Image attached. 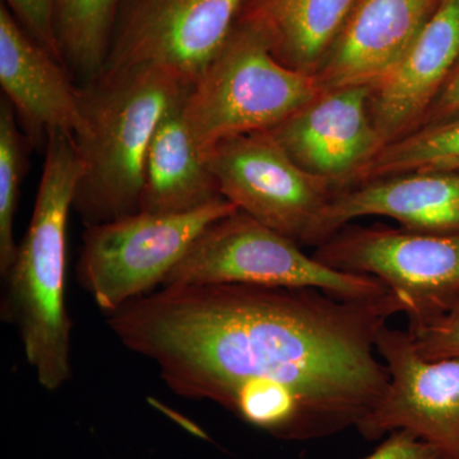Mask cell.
Listing matches in <instances>:
<instances>
[{
  "label": "cell",
  "instance_id": "cell-9",
  "mask_svg": "<svg viewBox=\"0 0 459 459\" xmlns=\"http://www.w3.org/2000/svg\"><path fill=\"white\" fill-rule=\"evenodd\" d=\"M247 0H126L101 74L160 66L192 87L219 56Z\"/></svg>",
  "mask_w": 459,
  "mask_h": 459
},
{
  "label": "cell",
  "instance_id": "cell-22",
  "mask_svg": "<svg viewBox=\"0 0 459 459\" xmlns=\"http://www.w3.org/2000/svg\"><path fill=\"white\" fill-rule=\"evenodd\" d=\"M410 336L416 351L427 360L459 358V300L439 319Z\"/></svg>",
  "mask_w": 459,
  "mask_h": 459
},
{
  "label": "cell",
  "instance_id": "cell-17",
  "mask_svg": "<svg viewBox=\"0 0 459 459\" xmlns=\"http://www.w3.org/2000/svg\"><path fill=\"white\" fill-rule=\"evenodd\" d=\"M358 0H247L238 25L255 32L287 68L314 75Z\"/></svg>",
  "mask_w": 459,
  "mask_h": 459
},
{
  "label": "cell",
  "instance_id": "cell-2",
  "mask_svg": "<svg viewBox=\"0 0 459 459\" xmlns=\"http://www.w3.org/2000/svg\"><path fill=\"white\" fill-rule=\"evenodd\" d=\"M32 219L3 279V319L16 325L27 361L44 388L56 391L72 374V323L65 307L66 226L83 165L74 135L54 131Z\"/></svg>",
  "mask_w": 459,
  "mask_h": 459
},
{
  "label": "cell",
  "instance_id": "cell-21",
  "mask_svg": "<svg viewBox=\"0 0 459 459\" xmlns=\"http://www.w3.org/2000/svg\"><path fill=\"white\" fill-rule=\"evenodd\" d=\"M4 2L17 22L33 40L49 51L51 56L63 62L56 35L54 0H4Z\"/></svg>",
  "mask_w": 459,
  "mask_h": 459
},
{
  "label": "cell",
  "instance_id": "cell-18",
  "mask_svg": "<svg viewBox=\"0 0 459 459\" xmlns=\"http://www.w3.org/2000/svg\"><path fill=\"white\" fill-rule=\"evenodd\" d=\"M120 0H54L57 47L72 75L95 80L110 50Z\"/></svg>",
  "mask_w": 459,
  "mask_h": 459
},
{
  "label": "cell",
  "instance_id": "cell-16",
  "mask_svg": "<svg viewBox=\"0 0 459 459\" xmlns=\"http://www.w3.org/2000/svg\"><path fill=\"white\" fill-rule=\"evenodd\" d=\"M186 92L166 108L153 133L140 212L186 213L225 199L184 117Z\"/></svg>",
  "mask_w": 459,
  "mask_h": 459
},
{
  "label": "cell",
  "instance_id": "cell-23",
  "mask_svg": "<svg viewBox=\"0 0 459 459\" xmlns=\"http://www.w3.org/2000/svg\"><path fill=\"white\" fill-rule=\"evenodd\" d=\"M364 459H443L430 444L419 439L410 431L397 430L388 434L385 442Z\"/></svg>",
  "mask_w": 459,
  "mask_h": 459
},
{
  "label": "cell",
  "instance_id": "cell-5",
  "mask_svg": "<svg viewBox=\"0 0 459 459\" xmlns=\"http://www.w3.org/2000/svg\"><path fill=\"white\" fill-rule=\"evenodd\" d=\"M221 283L318 289L343 299L389 291L376 277L327 267L305 255L300 244L241 211L208 225L161 287Z\"/></svg>",
  "mask_w": 459,
  "mask_h": 459
},
{
  "label": "cell",
  "instance_id": "cell-24",
  "mask_svg": "<svg viewBox=\"0 0 459 459\" xmlns=\"http://www.w3.org/2000/svg\"><path fill=\"white\" fill-rule=\"evenodd\" d=\"M458 115L459 60L455 69H453L451 75H449L448 80H446V84H444L442 91H440L439 96L435 100L433 107L430 108L427 117H425L421 126L446 122V120L452 119V117H458Z\"/></svg>",
  "mask_w": 459,
  "mask_h": 459
},
{
  "label": "cell",
  "instance_id": "cell-8",
  "mask_svg": "<svg viewBox=\"0 0 459 459\" xmlns=\"http://www.w3.org/2000/svg\"><path fill=\"white\" fill-rule=\"evenodd\" d=\"M223 198L298 244L314 232L334 189L303 170L268 132L221 141L207 153Z\"/></svg>",
  "mask_w": 459,
  "mask_h": 459
},
{
  "label": "cell",
  "instance_id": "cell-13",
  "mask_svg": "<svg viewBox=\"0 0 459 459\" xmlns=\"http://www.w3.org/2000/svg\"><path fill=\"white\" fill-rule=\"evenodd\" d=\"M440 0H358L316 72L320 90L385 82Z\"/></svg>",
  "mask_w": 459,
  "mask_h": 459
},
{
  "label": "cell",
  "instance_id": "cell-7",
  "mask_svg": "<svg viewBox=\"0 0 459 459\" xmlns=\"http://www.w3.org/2000/svg\"><path fill=\"white\" fill-rule=\"evenodd\" d=\"M313 256L333 270L382 281L403 301L410 334L427 328L459 300V234L344 226Z\"/></svg>",
  "mask_w": 459,
  "mask_h": 459
},
{
  "label": "cell",
  "instance_id": "cell-6",
  "mask_svg": "<svg viewBox=\"0 0 459 459\" xmlns=\"http://www.w3.org/2000/svg\"><path fill=\"white\" fill-rule=\"evenodd\" d=\"M237 211V205L222 199L186 213L138 212L87 226L78 281L100 309L117 312L162 285L198 235L216 220Z\"/></svg>",
  "mask_w": 459,
  "mask_h": 459
},
{
  "label": "cell",
  "instance_id": "cell-10",
  "mask_svg": "<svg viewBox=\"0 0 459 459\" xmlns=\"http://www.w3.org/2000/svg\"><path fill=\"white\" fill-rule=\"evenodd\" d=\"M377 351L388 369V388L356 428L359 433L377 440L410 431L443 459H459V358L427 360L409 332L386 325L377 332Z\"/></svg>",
  "mask_w": 459,
  "mask_h": 459
},
{
  "label": "cell",
  "instance_id": "cell-4",
  "mask_svg": "<svg viewBox=\"0 0 459 459\" xmlns=\"http://www.w3.org/2000/svg\"><path fill=\"white\" fill-rule=\"evenodd\" d=\"M320 91L316 75L281 65L255 32L238 23L186 92L184 117L207 156L221 141L271 131Z\"/></svg>",
  "mask_w": 459,
  "mask_h": 459
},
{
  "label": "cell",
  "instance_id": "cell-20",
  "mask_svg": "<svg viewBox=\"0 0 459 459\" xmlns=\"http://www.w3.org/2000/svg\"><path fill=\"white\" fill-rule=\"evenodd\" d=\"M32 144L18 128L17 115L8 101L0 105V273L11 268L18 244L14 240L21 184L27 166V146Z\"/></svg>",
  "mask_w": 459,
  "mask_h": 459
},
{
  "label": "cell",
  "instance_id": "cell-1",
  "mask_svg": "<svg viewBox=\"0 0 459 459\" xmlns=\"http://www.w3.org/2000/svg\"><path fill=\"white\" fill-rule=\"evenodd\" d=\"M404 310L391 290L343 299L221 283L161 287L108 323L174 394L212 401L279 439L309 440L358 428L376 409L389 383L377 332Z\"/></svg>",
  "mask_w": 459,
  "mask_h": 459
},
{
  "label": "cell",
  "instance_id": "cell-14",
  "mask_svg": "<svg viewBox=\"0 0 459 459\" xmlns=\"http://www.w3.org/2000/svg\"><path fill=\"white\" fill-rule=\"evenodd\" d=\"M458 60L459 0H440L394 74L371 90V115L385 144L422 126Z\"/></svg>",
  "mask_w": 459,
  "mask_h": 459
},
{
  "label": "cell",
  "instance_id": "cell-12",
  "mask_svg": "<svg viewBox=\"0 0 459 459\" xmlns=\"http://www.w3.org/2000/svg\"><path fill=\"white\" fill-rule=\"evenodd\" d=\"M0 84L32 144L49 133L75 138L87 132L82 92L65 63L38 44L0 5Z\"/></svg>",
  "mask_w": 459,
  "mask_h": 459
},
{
  "label": "cell",
  "instance_id": "cell-19",
  "mask_svg": "<svg viewBox=\"0 0 459 459\" xmlns=\"http://www.w3.org/2000/svg\"><path fill=\"white\" fill-rule=\"evenodd\" d=\"M418 171L459 172V115L385 144L350 186Z\"/></svg>",
  "mask_w": 459,
  "mask_h": 459
},
{
  "label": "cell",
  "instance_id": "cell-11",
  "mask_svg": "<svg viewBox=\"0 0 459 459\" xmlns=\"http://www.w3.org/2000/svg\"><path fill=\"white\" fill-rule=\"evenodd\" d=\"M370 98L367 86L320 91L268 133L303 170L340 192L385 146Z\"/></svg>",
  "mask_w": 459,
  "mask_h": 459
},
{
  "label": "cell",
  "instance_id": "cell-15",
  "mask_svg": "<svg viewBox=\"0 0 459 459\" xmlns=\"http://www.w3.org/2000/svg\"><path fill=\"white\" fill-rule=\"evenodd\" d=\"M368 216L388 217L410 231L459 234V172H407L334 193L320 216L313 246Z\"/></svg>",
  "mask_w": 459,
  "mask_h": 459
},
{
  "label": "cell",
  "instance_id": "cell-3",
  "mask_svg": "<svg viewBox=\"0 0 459 459\" xmlns=\"http://www.w3.org/2000/svg\"><path fill=\"white\" fill-rule=\"evenodd\" d=\"M189 89L153 65L105 72L81 87L87 132L75 138L83 171L74 210L84 225L140 212L153 133L166 108Z\"/></svg>",
  "mask_w": 459,
  "mask_h": 459
}]
</instances>
